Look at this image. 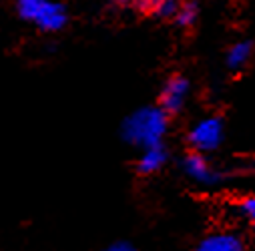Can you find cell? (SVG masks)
I'll list each match as a JSON object with an SVG mask.
<instances>
[{
    "label": "cell",
    "mask_w": 255,
    "mask_h": 251,
    "mask_svg": "<svg viewBox=\"0 0 255 251\" xmlns=\"http://www.w3.org/2000/svg\"><path fill=\"white\" fill-rule=\"evenodd\" d=\"M189 89H191V83L187 77L183 75H173L169 77V81L165 83L163 91H161V97H159V107L167 113V115H173V113H179L185 103H187V95H189Z\"/></svg>",
    "instance_id": "277c9868"
},
{
    "label": "cell",
    "mask_w": 255,
    "mask_h": 251,
    "mask_svg": "<svg viewBox=\"0 0 255 251\" xmlns=\"http://www.w3.org/2000/svg\"><path fill=\"white\" fill-rule=\"evenodd\" d=\"M199 18V2L197 0H187V2L179 4V10L175 14V22L181 26V28H189L193 26Z\"/></svg>",
    "instance_id": "30bf717a"
},
{
    "label": "cell",
    "mask_w": 255,
    "mask_h": 251,
    "mask_svg": "<svg viewBox=\"0 0 255 251\" xmlns=\"http://www.w3.org/2000/svg\"><path fill=\"white\" fill-rule=\"evenodd\" d=\"M18 14L46 32H56L67 24V10L56 0H18Z\"/></svg>",
    "instance_id": "7a4b0ae2"
},
{
    "label": "cell",
    "mask_w": 255,
    "mask_h": 251,
    "mask_svg": "<svg viewBox=\"0 0 255 251\" xmlns=\"http://www.w3.org/2000/svg\"><path fill=\"white\" fill-rule=\"evenodd\" d=\"M241 213L255 223V195H249L241 201Z\"/></svg>",
    "instance_id": "8fae6325"
},
{
    "label": "cell",
    "mask_w": 255,
    "mask_h": 251,
    "mask_svg": "<svg viewBox=\"0 0 255 251\" xmlns=\"http://www.w3.org/2000/svg\"><path fill=\"white\" fill-rule=\"evenodd\" d=\"M181 167L189 179L201 185H215L221 179V173L213 169V165L203 157V153H187L181 161Z\"/></svg>",
    "instance_id": "5b68a950"
},
{
    "label": "cell",
    "mask_w": 255,
    "mask_h": 251,
    "mask_svg": "<svg viewBox=\"0 0 255 251\" xmlns=\"http://www.w3.org/2000/svg\"><path fill=\"white\" fill-rule=\"evenodd\" d=\"M107 251H137L131 243H125V241H119V243H113Z\"/></svg>",
    "instance_id": "7c38bea8"
},
{
    "label": "cell",
    "mask_w": 255,
    "mask_h": 251,
    "mask_svg": "<svg viewBox=\"0 0 255 251\" xmlns=\"http://www.w3.org/2000/svg\"><path fill=\"white\" fill-rule=\"evenodd\" d=\"M169 159V153L163 145H155V147H149V149H143L139 161H137V171L141 175H153L157 171H161L165 167Z\"/></svg>",
    "instance_id": "52a82bcc"
},
{
    "label": "cell",
    "mask_w": 255,
    "mask_h": 251,
    "mask_svg": "<svg viewBox=\"0 0 255 251\" xmlns=\"http://www.w3.org/2000/svg\"><path fill=\"white\" fill-rule=\"evenodd\" d=\"M115 4H119V6H129V4H135V2H139V0H113Z\"/></svg>",
    "instance_id": "4fadbf2b"
},
{
    "label": "cell",
    "mask_w": 255,
    "mask_h": 251,
    "mask_svg": "<svg viewBox=\"0 0 255 251\" xmlns=\"http://www.w3.org/2000/svg\"><path fill=\"white\" fill-rule=\"evenodd\" d=\"M251 56H253V44L249 40H239V42L229 46L225 62H227L229 71H241L251 60Z\"/></svg>",
    "instance_id": "ba28073f"
},
{
    "label": "cell",
    "mask_w": 255,
    "mask_h": 251,
    "mask_svg": "<svg viewBox=\"0 0 255 251\" xmlns=\"http://www.w3.org/2000/svg\"><path fill=\"white\" fill-rule=\"evenodd\" d=\"M189 145L197 153L215 151L223 141V123L219 117H205L189 131Z\"/></svg>",
    "instance_id": "3957f363"
},
{
    "label": "cell",
    "mask_w": 255,
    "mask_h": 251,
    "mask_svg": "<svg viewBox=\"0 0 255 251\" xmlns=\"http://www.w3.org/2000/svg\"><path fill=\"white\" fill-rule=\"evenodd\" d=\"M167 129L169 119L161 107H143L123 121L121 135L133 147L149 149L155 145H163Z\"/></svg>",
    "instance_id": "6da1fadb"
},
{
    "label": "cell",
    "mask_w": 255,
    "mask_h": 251,
    "mask_svg": "<svg viewBox=\"0 0 255 251\" xmlns=\"http://www.w3.org/2000/svg\"><path fill=\"white\" fill-rule=\"evenodd\" d=\"M141 8L161 16V18H175L177 10H179V2L177 0H139Z\"/></svg>",
    "instance_id": "9c48e42d"
},
{
    "label": "cell",
    "mask_w": 255,
    "mask_h": 251,
    "mask_svg": "<svg viewBox=\"0 0 255 251\" xmlns=\"http://www.w3.org/2000/svg\"><path fill=\"white\" fill-rule=\"evenodd\" d=\"M195 251H245L243 241L235 235V233H211L207 237H203Z\"/></svg>",
    "instance_id": "8992f818"
}]
</instances>
